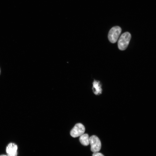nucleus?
<instances>
[{
  "mask_svg": "<svg viewBox=\"0 0 156 156\" xmlns=\"http://www.w3.org/2000/svg\"><path fill=\"white\" fill-rule=\"evenodd\" d=\"M131 38V34L128 32L122 34L120 37L118 42V47L121 51L125 50L127 48Z\"/></svg>",
  "mask_w": 156,
  "mask_h": 156,
  "instance_id": "1",
  "label": "nucleus"
},
{
  "mask_svg": "<svg viewBox=\"0 0 156 156\" xmlns=\"http://www.w3.org/2000/svg\"><path fill=\"white\" fill-rule=\"evenodd\" d=\"M122 29L119 26H116L109 30L108 38L109 41L112 43L116 42L121 32Z\"/></svg>",
  "mask_w": 156,
  "mask_h": 156,
  "instance_id": "2",
  "label": "nucleus"
},
{
  "mask_svg": "<svg viewBox=\"0 0 156 156\" xmlns=\"http://www.w3.org/2000/svg\"><path fill=\"white\" fill-rule=\"evenodd\" d=\"M90 144L91 146V150L93 152H98L100 150L101 143L97 136L93 135L90 137Z\"/></svg>",
  "mask_w": 156,
  "mask_h": 156,
  "instance_id": "3",
  "label": "nucleus"
},
{
  "mask_svg": "<svg viewBox=\"0 0 156 156\" xmlns=\"http://www.w3.org/2000/svg\"><path fill=\"white\" fill-rule=\"evenodd\" d=\"M85 131L84 126L81 123H77L75 124L71 130L70 133L71 136L73 138H76L84 134Z\"/></svg>",
  "mask_w": 156,
  "mask_h": 156,
  "instance_id": "4",
  "label": "nucleus"
},
{
  "mask_svg": "<svg viewBox=\"0 0 156 156\" xmlns=\"http://www.w3.org/2000/svg\"><path fill=\"white\" fill-rule=\"evenodd\" d=\"M18 147L15 143H11L7 146L6 152L8 156H17Z\"/></svg>",
  "mask_w": 156,
  "mask_h": 156,
  "instance_id": "5",
  "label": "nucleus"
},
{
  "mask_svg": "<svg viewBox=\"0 0 156 156\" xmlns=\"http://www.w3.org/2000/svg\"><path fill=\"white\" fill-rule=\"evenodd\" d=\"M93 91L94 93L96 95L101 94L102 89L100 81L94 80L93 83L92 88Z\"/></svg>",
  "mask_w": 156,
  "mask_h": 156,
  "instance_id": "6",
  "label": "nucleus"
},
{
  "mask_svg": "<svg viewBox=\"0 0 156 156\" xmlns=\"http://www.w3.org/2000/svg\"><path fill=\"white\" fill-rule=\"evenodd\" d=\"M79 140L81 144L84 146H87L90 144V137L87 133L83 134L81 135Z\"/></svg>",
  "mask_w": 156,
  "mask_h": 156,
  "instance_id": "7",
  "label": "nucleus"
},
{
  "mask_svg": "<svg viewBox=\"0 0 156 156\" xmlns=\"http://www.w3.org/2000/svg\"><path fill=\"white\" fill-rule=\"evenodd\" d=\"M92 156H104L102 153L98 152L94 153Z\"/></svg>",
  "mask_w": 156,
  "mask_h": 156,
  "instance_id": "8",
  "label": "nucleus"
},
{
  "mask_svg": "<svg viewBox=\"0 0 156 156\" xmlns=\"http://www.w3.org/2000/svg\"><path fill=\"white\" fill-rule=\"evenodd\" d=\"M0 156H8L5 155H0Z\"/></svg>",
  "mask_w": 156,
  "mask_h": 156,
  "instance_id": "9",
  "label": "nucleus"
},
{
  "mask_svg": "<svg viewBox=\"0 0 156 156\" xmlns=\"http://www.w3.org/2000/svg\"></svg>",
  "mask_w": 156,
  "mask_h": 156,
  "instance_id": "10",
  "label": "nucleus"
}]
</instances>
